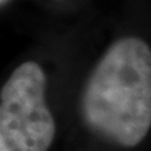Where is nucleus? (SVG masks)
<instances>
[{"label":"nucleus","instance_id":"f257e3e1","mask_svg":"<svg viewBox=\"0 0 151 151\" xmlns=\"http://www.w3.org/2000/svg\"><path fill=\"white\" fill-rule=\"evenodd\" d=\"M81 113L119 146L144 140L151 127V49L143 39L120 38L106 49L84 86Z\"/></svg>","mask_w":151,"mask_h":151},{"label":"nucleus","instance_id":"f03ea898","mask_svg":"<svg viewBox=\"0 0 151 151\" xmlns=\"http://www.w3.org/2000/svg\"><path fill=\"white\" fill-rule=\"evenodd\" d=\"M46 76L35 62L11 73L0 91V151H48L56 133L46 105Z\"/></svg>","mask_w":151,"mask_h":151}]
</instances>
